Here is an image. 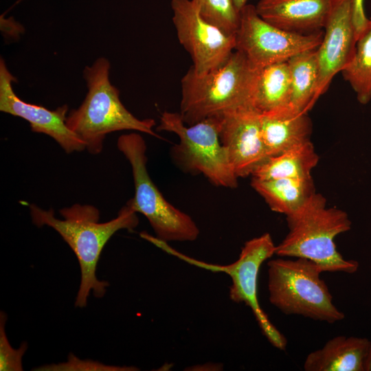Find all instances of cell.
<instances>
[{
  "label": "cell",
  "instance_id": "6da1fadb",
  "mask_svg": "<svg viewBox=\"0 0 371 371\" xmlns=\"http://www.w3.org/2000/svg\"><path fill=\"white\" fill-rule=\"evenodd\" d=\"M32 222L38 227L47 225L56 231L71 247L78 260L80 283L75 306L84 308L91 292L102 297L109 283L96 276L97 265L102 251L113 235L123 229L132 230L139 223L137 212L126 205L113 219L100 223V212L91 205L76 203L60 210L63 218L55 217L53 209L44 210L30 205Z\"/></svg>",
  "mask_w": 371,
  "mask_h": 371
},
{
  "label": "cell",
  "instance_id": "7a4b0ae2",
  "mask_svg": "<svg viewBox=\"0 0 371 371\" xmlns=\"http://www.w3.org/2000/svg\"><path fill=\"white\" fill-rule=\"evenodd\" d=\"M257 69L236 50L222 65L202 76L190 67L181 80L179 114L183 122L192 125L208 117L255 111L253 90Z\"/></svg>",
  "mask_w": 371,
  "mask_h": 371
},
{
  "label": "cell",
  "instance_id": "3957f363",
  "mask_svg": "<svg viewBox=\"0 0 371 371\" xmlns=\"http://www.w3.org/2000/svg\"><path fill=\"white\" fill-rule=\"evenodd\" d=\"M289 232L276 245L275 254L282 258H303L329 272L354 273L358 262L346 260L337 251L335 238L351 228L347 213L328 207L321 194H313L294 214L286 216Z\"/></svg>",
  "mask_w": 371,
  "mask_h": 371
},
{
  "label": "cell",
  "instance_id": "277c9868",
  "mask_svg": "<svg viewBox=\"0 0 371 371\" xmlns=\"http://www.w3.org/2000/svg\"><path fill=\"white\" fill-rule=\"evenodd\" d=\"M110 66L108 59L100 57L85 67L87 93L80 106L66 118L67 126L91 154L100 153L106 135L115 131L133 130L161 138L153 130V119L140 120L122 103L119 90L109 80Z\"/></svg>",
  "mask_w": 371,
  "mask_h": 371
},
{
  "label": "cell",
  "instance_id": "5b68a950",
  "mask_svg": "<svg viewBox=\"0 0 371 371\" xmlns=\"http://www.w3.org/2000/svg\"><path fill=\"white\" fill-rule=\"evenodd\" d=\"M268 291L271 304L286 315H297L333 324L345 315L333 302L323 272L314 262L303 258L282 257L268 262Z\"/></svg>",
  "mask_w": 371,
  "mask_h": 371
},
{
  "label": "cell",
  "instance_id": "8992f818",
  "mask_svg": "<svg viewBox=\"0 0 371 371\" xmlns=\"http://www.w3.org/2000/svg\"><path fill=\"white\" fill-rule=\"evenodd\" d=\"M157 130L173 133L179 137V142L172 148L170 154L181 170L201 174L216 186L237 187L238 178L220 141L218 117L187 125L179 113L164 111Z\"/></svg>",
  "mask_w": 371,
  "mask_h": 371
},
{
  "label": "cell",
  "instance_id": "52a82bcc",
  "mask_svg": "<svg viewBox=\"0 0 371 371\" xmlns=\"http://www.w3.org/2000/svg\"><path fill=\"white\" fill-rule=\"evenodd\" d=\"M117 145L132 168L135 195L126 205L148 219L158 239L165 242L195 240L199 229L194 221L170 203L150 179L143 137L135 133L122 135Z\"/></svg>",
  "mask_w": 371,
  "mask_h": 371
},
{
  "label": "cell",
  "instance_id": "ba28073f",
  "mask_svg": "<svg viewBox=\"0 0 371 371\" xmlns=\"http://www.w3.org/2000/svg\"><path fill=\"white\" fill-rule=\"evenodd\" d=\"M276 245L269 233L247 241L243 247L238 259L232 264L217 265L195 260L172 251L190 264L210 270L223 272L232 280L229 295L236 303H244L249 306L267 340L279 350H284L286 339L276 328L262 310L258 298V277L262 264L276 253Z\"/></svg>",
  "mask_w": 371,
  "mask_h": 371
},
{
  "label": "cell",
  "instance_id": "9c48e42d",
  "mask_svg": "<svg viewBox=\"0 0 371 371\" xmlns=\"http://www.w3.org/2000/svg\"><path fill=\"white\" fill-rule=\"evenodd\" d=\"M323 36V31L300 34L281 30L262 19L255 5L246 4L240 10L235 50L241 52L254 68L260 69L317 49Z\"/></svg>",
  "mask_w": 371,
  "mask_h": 371
},
{
  "label": "cell",
  "instance_id": "30bf717a",
  "mask_svg": "<svg viewBox=\"0 0 371 371\" xmlns=\"http://www.w3.org/2000/svg\"><path fill=\"white\" fill-rule=\"evenodd\" d=\"M172 21L179 43L202 76L225 63L235 51V36L226 34L200 15L192 0H171Z\"/></svg>",
  "mask_w": 371,
  "mask_h": 371
},
{
  "label": "cell",
  "instance_id": "8fae6325",
  "mask_svg": "<svg viewBox=\"0 0 371 371\" xmlns=\"http://www.w3.org/2000/svg\"><path fill=\"white\" fill-rule=\"evenodd\" d=\"M317 49L319 78L316 99L328 89L333 77L352 58L357 41L353 21V0H333Z\"/></svg>",
  "mask_w": 371,
  "mask_h": 371
},
{
  "label": "cell",
  "instance_id": "7c38bea8",
  "mask_svg": "<svg viewBox=\"0 0 371 371\" xmlns=\"http://www.w3.org/2000/svg\"><path fill=\"white\" fill-rule=\"evenodd\" d=\"M16 79L0 59V111L20 117L30 123L33 132L53 138L67 153L86 148L84 142L67 125V105L52 111L42 106L27 103L14 93L12 83Z\"/></svg>",
  "mask_w": 371,
  "mask_h": 371
},
{
  "label": "cell",
  "instance_id": "4fadbf2b",
  "mask_svg": "<svg viewBox=\"0 0 371 371\" xmlns=\"http://www.w3.org/2000/svg\"><path fill=\"white\" fill-rule=\"evenodd\" d=\"M219 137L238 178L251 176L269 157L262 139L260 113L255 111L219 116Z\"/></svg>",
  "mask_w": 371,
  "mask_h": 371
},
{
  "label": "cell",
  "instance_id": "5bb4252c",
  "mask_svg": "<svg viewBox=\"0 0 371 371\" xmlns=\"http://www.w3.org/2000/svg\"><path fill=\"white\" fill-rule=\"evenodd\" d=\"M333 0H259L258 15L284 31L310 34L322 31Z\"/></svg>",
  "mask_w": 371,
  "mask_h": 371
},
{
  "label": "cell",
  "instance_id": "9a60e30c",
  "mask_svg": "<svg viewBox=\"0 0 371 371\" xmlns=\"http://www.w3.org/2000/svg\"><path fill=\"white\" fill-rule=\"evenodd\" d=\"M262 139L269 157L311 141L313 124L306 113L291 107L260 114Z\"/></svg>",
  "mask_w": 371,
  "mask_h": 371
},
{
  "label": "cell",
  "instance_id": "2e32d148",
  "mask_svg": "<svg viewBox=\"0 0 371 371\" xmlns=\"http://www.w3.org/2000/svg\"><path fill=\"white\" fill-rule=\"evenodd\" d=\"M371 341L363 337L339 335L320 349L309 353L304 363L306 371H366Z\"/></svg>",
  "mask_w": 371,
  "mask_h": 371
},
{
  "label": "cell",
  "instance_id": "e0dca14e",
  "mask_svg": "<svg viewBox=\"0 0 371 371\" xmlns=\"http://www.w3.org/2000/svg\"><path fill=\"white\" fill-rule=\"evenodd\" d=\"M251 186L272 211L286 216L299 210L315 193L312 177L265 180L252 178Z\"/></svg>",
  "mask_w": 371,
  "mask_h": 371
},
{
  "label": "cell",
  "instance_id": "ac0fdd59",
  "mask_svg": "<svg viewBox=\"0 0 371 371\" xmlns=\"http://www.w3.org/2000/svg\"><path fill=\"white\" fill-rule=\"evenodd\" d=\"M291 78L286 62L257 69L253 106L260 114L279 111L291 107Z\"/></svg>",
  "mask_w": 371,
  "mask_h": 371
},
{
  "label": "cell",
  "instance_id": "d6986e66",
  "mask_svg": "<svg viewBox=\"0 0 371 371\" xmlns=\"http://www.w3.org/2000/svg\"><path fill=\"white\" fill-rule=\"evenodd\" d=\"M319 156L311 141L269 157L251 175L258 179L311 177Z\"/></svg>",
  "mask_w": 371,
  "mask_h": 371
},
{
  "label": "cell",
  "instance_id": "ffe728a7",
  "mask_svg": "<svg viewBox=\"0 0 371 371\" xmlns=\"http://www.w3.org/2000/svg\"><path fill=\"white\" fill-rule=\"evenodd\" d=\"M291 78V108L306 113L317 101L319 78L317 49L299 53L287 60Z\"/></svg>",
  "mask_w": 371,
  "mask_h": 371
},
{
  "label": "cell",
  "instance_id": "44dd1931",
  "mask_svg": "<svg viewBox=\"0 0 371 371\" xmlns=\"http://www.w3.org/2000/svg\"><path fill=\"white\" fill-rule=\"evenodd\" d=\"M362 104L371 100V18L370 23L358 38L352 58L341 70Z\"/></svg>",
  "mask_w": 371,
  "mask_h": 371
},
{
  "label": "cell",
  "instance_id": "7402d4cb",
  "mask_svg": "<svg viewBox=\"0 0 371 371\" xmlns=\"http://www.w3.org/2000/svg\"><path fill=\"white\" fill-rule=\"evenodd\" d=\"M201 17L224 33L235 36L240 23V11L233 0H192Z\"/></svg>",
  "mask_w": 371,
  "mask_h": 371
},
{
  "label": "cell",
  "instance_id": "603a6c76",
  "mask_svg": "<svg viewBox=\"0 0 371 371\" xmlns=\"http://www.w3.org/2000/svg\"><path fill=\"white\" fill-rule=\"evenodd\" d=\"M137 368L106 365L89 359L82 360L71 352L66 362L43 365L33 370L36 371H131L137 370Z\"/></svg>",
  "mask_w": 371,
  "mask_h": 371
},
{
  "label": "cell",
  "instance_id": "cb8c5ba5",
  "mask_svg": "<svg viewBox=\"0 0 371 371\" xmlns=\"http://www.w3.org/2000/svg\"><path fill=\"white\" fill-rule=\"evenodd\" d=\"M6 319L5 313L1 311L0 314V370L21 371L23 370L22 358L27 348V344L24 341L18 349L12 347L5 330Z\"/></svg>",
  "mask_w": 371,
  "mask_h": 371
},
{
  "label": "cell",
  "instance_id": "d4e9b609",
  "mask_svg": "<svg viewBox=\"0 0 371 371\" xmlns=\"http://www.w3.org/2000/svg\"><path fill=\"white\" fill-rule=\"evenodd\" d=\"M364 0H353V21L357 39L365 32L370 23L364 10Z\"/></svg>",
  "mask_w": 371,
  "mask_h": 371
},
{
  "label": "cell",
  "instance_id": "484cf974",
  "mask_svg": "<svg viewBox=\"0 0 371 371\" xmlns=\"http://www.w3.org/2000/svg\"><path fill=\"white\" fill-rule=\"evenodd\" d=\"M233 2L238 11L247 4V0H233Z\"/></svg>",
  "mask_w": 371,
  "mask_h": 371
},
{
  "label": "cell",
  "instance_id": "4316f807",
  "mask_svg": "<svg viewBox=\"0 0 371 371\" xmlns=\"http://www.w3.org/2000/svg\"><path fill=\"white\" fill-rule=\"evenodd\" d=\"M366 371H371V344L366 362Z\"/></svg>",
  "mask_w": 371,
  "mask_h": 371
}]
</instances>
